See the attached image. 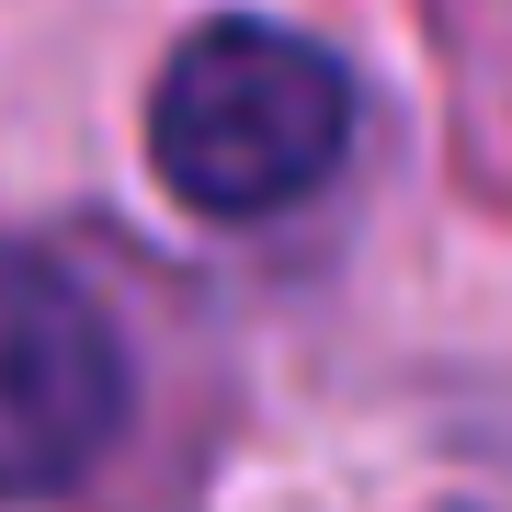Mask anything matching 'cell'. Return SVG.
<instances>
[{
  "instance_id": "cell-1",
  "label": "cell",
  "mask_w": 512,
  "mask_h": 512,
  "mask_svg": "<svg viewBox=\"0 0 512 512\" xmlns=\"http://www.w3.org/2000/svg\"><path fill=\"white\" fill-rule=\"evenodd\" d=\"M342 160H353V69L319 35L262 23V12H217L160 57L148 171L171 183V205L251 228V217L308 205Z\"/></svg>"
},
{
  "instance_id": "cell-2",
  "label": "cell",
  "mask_w": 512,
  "mask_h": 512,
  "mask_svg": "<svg viewBox=\"0 0 512 512\" xmlns=\"http://www.w3.org/2000/svg\"><path fill=\"white\" fill-rule=\"evenodd\" d=\"M126 433V342L69 262L0 239V501H57Z\"/></svg>"
}]
</instances>
